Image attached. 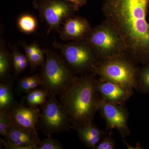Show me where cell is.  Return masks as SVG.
<instances>
[{
  "label": "cell",
  "instance_id": "4316f807",
  "mask_svg": "<svg viewBox=\"0 0 149 149\" xmlns=\"http://www.w3.org/2000/svg\"><path fill=\"white\" fill-rule=\"evenodd\" d=\"M38 0H34L33 4L37 2ZM70 2L74 5L76 11L78 12L80 7L85 5L88 2V0H65Z\"/></svg>",
  "mask_w": 149,
  "mask_h": 149
},
{
  "label": "cell",
  "instance_id": "5b68a950",
  "mask_svg": "<svg viewBox=\"0 0 149 149\" xmlns=\"http://www.w3.org/2000/svg\"><path fill=\"white\" fill-rule=\"evenodd\" d=\"M85 40L93 48L99 60L127 54L123 39L105 20L92 28Z\"/></svg>",
  "mask_w": 149,
  "mask_h": 149
},
{
  "label": "cell",
  "instance_id": "8992f818",
  "mask_svg": "<svg viewBox=\"0 0 149 149\" xmlns=\"http://www.w3.org/2000/svg\"><path fill=\"white\" fill-rule=\"evenodd\" d=\"M54 48L59 50L70 69L74 74L93 73L99 61L93 48L86 40L72 41L65 44L54 42Z\"/></svg>",
  "mask_w": 149,
  "mask_h": 149
},
{
  "label": "cell",
  "instance_id": "2e32d148",
  "mask_svg": "<svg viewBox=\"0 0 149 149\" xmlns=\"http://www.w3.org/2000/svg\"><path fill=\"white\" fill-rule=\"evenodd\" d=\"M12 62V54H10L7 49L4 40L3 39H1L0 42V79L1 81L8 79Z\"/></svg>",
  "mask_w": 149,
  "mask_h": 149
},
{
  "label": "cell",
  "instance_id": "e0dca14e",
  "mask_svg": "<svg viewBox=\"0 0 149 149\" xmlns=\"http://www.w3.org/2000/svg\"><path fill=\"white\" fill-rule=\"evenodd\" d=\"M25 97V100L27 105L32 107L42 106L47 101V98L48 97L50 93L45 89H36L32 90L27 93Z\"/></svg>",
  "mask_w": 149,
  "mask_h": 149
},
{
  "label": "cell",
  "instance_id": "d4e9b609",
  "mask_svg": "<svg viewBox=\"0 0 149 149\" xmlns=\"http://www.w3.org/2000/svg\"><path fill=\"white\" fill-rule=\"evenodd\" d=\"M115 142L111 136H105L101 142L99 143L96 146L95 149H114Z\"/></svg>",
  "mask_w": 149,
  "mask_h": 149
},
{
  "label": "cell",
  "instance_id": "484cf974",
  "mask_svg": "<svg viewBox=\"0 0 149 149\" xmlns=\"http://www.w3.org/2000/svg\"><path fill=\"white\" fill-rule=\"evenodd\" d=\"M20 45L24 48L25 54L27 57L42 49L39 45L35 42L29 45H27L25 42H23L20 43Z\"/></svg>",
  "mask_w": 149,
  "mask_h": 149
},
{
  "label": "cell",
  "instance_id": "ba28073f",
  "mask_svg": "<svg viewBox=\"0 0 149 149\" xmlns=\"http://www.w3.org/2000/svg\"><path fill=\"white\" fill-rule=\"evenodd\" d=\"M33 5L49 27L47 35L59 31L65 20L74 16L76 11L73 3L65 0H38Z\"/></svg>",
  "mask_w": 149,
  "mask_h": 149
},
{
  "label": "cell",
  "instance_id": "3957f363",
  "mask_svg": "<svg viewBox=\"0 0 149 149\" xmlns=\"http://www.w3.org/2000/svg\"><path fill=\"white\" fill-rule=\"evenodd\" d=\"M127 54L99 60L93 73L100 79L121 85L128 90L138 89L139 70Z\"/></svg>",
  "mask_w": 149,
  "mask_h": 149
},
{
  "label": "cell",
  "instance_id": "44dd1931",
  "mask_svg": "<svg viewBox=\"0 0 149 149\" xmlns=\"http://www.w3.org/2000/svg\"><path fill=\"white\" fill-rule=\"evenodd\" d=\"M10 48L12 51V63L13 65L14 72H15L17 69L19 65L21 62L29 60V59L26 54H24L19 52L16 46L10 47Z\"/></svg>",
  "mask_w": 149,
  "mask_h": 149
},
{
  "label": "cell",
  "instance_id": "7c38bea8",
  "mask_svg": "<svg viewBox=\"0 0 149 149\" xmlns=\"http://www.w3.org/2000/svg\"><path fill=\"white\" fill-rule=\"evenodd\" d=\"M63 25V27L59 30V33L60 37L63 40H85L92 29L86 18L75 15L67 18Z\"/></svg>",
  "mask_w": 149,
  "mask_h": 149
},
{
  "label": "cell",
  "instance_id": "603a6c76",
  "mask_svg": "<svg viewBox=\"0 0 149 149\" xmlns=\"http://www.w3.org/2000/svg\"><path fill=\"white\" fill-rule=\"evenodd\" d=\"M63 147L59 141L53 139L51 136H48L45 140L41 142L38 147V149H62Z\"/></svg>",
  "mask_w": 149,
  "mask_h": 149
},
{
  "label": "cell",
  "instance_id": "30bf717a",
  "mask_svg": "<svg viewBox=\"0 0 149 149\" xmlns=\"http://www.w3.org/2000/svg\"><path fill=\"white\" fill-rule=\"evenodd\" d=\"M40 116L37 107L15 104L10 109V124L29 132L37 133L36 125Z\"/></svg>",
  "mask_w": 149,
  "mask_h": 149
},
{
  "label": "cell",
  "instance_id": "8fae6325",
  "mask_svg": "<svg viewBox=\"0 0 149 149\" xmlns=\"http://www.w3.org/2000/svg\"><path fill=\"white\" fill-rule=\"evenodd\" d=\"M97 91L101 99L108 103L125 107L126 102L133 95V91L109 81L97 80Z\"/></svg>",
  "mask_w": 149,
  "mask_h": 149
},
{
  "label": "cell",
  "instance_id": "7a4b0ae2",
  "mask_svg": "<svg viewBox=\"0 0 149 149\" xmlns=\"http://www.w3.org/2000/svg\"><path fill=\"white\" fill-rule=\"evenodd\" d=\"M94 73L77 77L59 95L60 101L69 114L72 128L93 123L98 111L100 98Z\"/></svg>",
  "mask_w": 149,
  "mask_h": 149
},
{
  "label": "cell",
  "instance_id": "83f0119b",
  "mask_svg": "<svg viewBox=\"0 0 149 149\" xmlns=\"http://www.w3.org/2000/svg\"></svg>",
  "mask_w": 149,
  "mask_h": 149
},
{
  "label": "cell",
  "instance_id": "277c9868",
  "mask_svg": "<svg viewBox=\"0 0 149 149\" xmlns=\"http://www.w3.org/2000/svg\"><path fill=\"white\" fill-rule=\"evenodd\" d=\"M44 50L46 59L40 75L41 86L50 94L59 96L78 77L70 69L62 56L49 49Z\"/></svg>",
  "mask_w": 149,
  "mask_h": 149
},
{
  "label": "cell",
  "instance_id": "9c48e42d",
  "mask_svg": "<svg viewBox=\"0 0 149 149\" xmlns=\"http://www.w3.org/2000/svg\"><path fill=\"white\" fill-rule=\"evenodd\" d=\"M98 111L105 120L107 130L116 129L123 139L130 135L128 113L124 106L108 103L101 98Z\"/></svg>",
  "mask_w": 149,
  "mask_h": 149
},
{
  "label": "cell",
  "instance_id": "4fadbf2b",
  "mask_svg": "<svg viewBox=\"0 0 149 149\" xmlns=\"http://www.w3.org/2000/svg\"><path fill=\"white\" fill-rule=\"evenodd\" d=\"M5 137L15 145L24 147L26 149H38L42 142L38 133L22 130L11 124L9 126Z\"/></svg>",
  "mask_w": 149,
  "mask_h": 149
},
{
  "label": "cell",
  "instance_id": "5bb4252c",
  "mask_svg": "<svg viewBox=\"0 0 149 149\" xmlns=\"http://www.w3.org/2000/svg\"><path fill=\"white\" fill-rule=\"evenodd\" d=\"M81 142L89 148L95 149L99 142L106 135L105 131L101 130L94 123L79 126L74 129Z\"/></svg>",
  "mask_w": 149,
  "mask_h": 149
},
{
  "label": "cell",
  "instance_id": "9a60e30c",
  "mask_svg": "<svg viewBox=\"0 0 149 149\" xmlns=\"http://www.w3.org/2000/svg\"><path fill=\"white\" fill-rule=\"evenodd\" d=\"M15 104L11 82L8 79L2 81L0 84V111L10 110Z\"/></svg>",
  "mask_w": 149,
  "mask_h": 149
},
{
  "label": "cell",
  "instance_id": "ffe728a7",
  "mask_svg": "<svg viewBox=\"0 0 149 149\" xmlns=\"http://www.w3.org/2000/svg\"><path fill=\"white\" fill-rule=\"evenodd\" d=\"M10 124V110L0 111V134L6 136Z\"/></svg>",
  "mask_w": 149,
  "mask_h": 149
},
{
  "label": "cell",
  "instance_id": "cb8c5ba5",
  "mask_svg": "<svg viewBox=\"0 0 149 149\" xmlns=\"http://www.w3.org/2000/svg\"><path fill=\"white\" fill-rule=\"evenodd\" d=\"M34 75L26 76L19 79L17 84V89L19 92L28 93L30 91V86Z\"/></svg>",
  "mask_w": 149,
  "mask_h": 149
},
{
  "label": "cell",
  "instance_id": "52a82bcc",
  "mask_svg": "<svg viewBox=\"0 0 149 149\" xmlns=\"http://www.w3.org/2000/svg\"><path fill=\"white\" fill-rule=\"evenodd\" d=\"M41 107L42 111L36 125L37 129L47 136L70 131L72 125L69 114L56 96L49 94L48 100Z\"/></svg>",
  "mask_w": 149,
  "mask_h": 149
},
{
  "label": "cell",
  "instance_id": "6da1fadb",
  "mask_svg": "<svg viewBox=\"0 0 149 149\" xmlns=\"http://www.w3.org/2000/svg\"><path fill=\"white\" fill-rule=\"evenodd\" d=\"M149 0H104L105 20L117 30L135 62L149 60Z\"/></svg>",
  "mask_w": 149,
  "mask_h": 149
},
{
  "label": "cell",
  "instance_id": "7402d4cb",
  "mask_svg": "<svg viewBox=\"0 0 149 149\" xmlns=\"http://www.w3.org/2000/svg\"><path fill=\"white\" fill-rule=\"evenodd\" d=\"M45 50L41 49L28 57L29 64L32 69H35L37 66L40 65L42 66L45 61Z\"/></svg>",
  "mask_w": 149,
  "mask_h": 149
},
{
  "label": "cell",
  "instance_id": "d6986e66",
  "mask_svg": "<svg viewBox=\"0 0 149 149\" xmlns=\"http://www.w3.org/2000/svg\"><path fill=\"white\" fill-rule=\"evenodd\" d=\"M138 82L139 88L141 86L145 91H149V64L139 70Z\"/></svg>",
  "mask_w": 149,
  "mask_h": 149
},
{
  "label": "cell",
  "instance_id": "ac0fdd59",
  "mask_svg": "<svg viewBox=\"0 0 149 149\" xmlns=\"http://www.w3.org/2000/svg\"><path fill=\"white\" fill-rule=\"evenodd\" d=\"M17 25L22 32L25 34H31L35 32L37 29V19L32 15L23 14L17 19Z\"/></svg>",
  "mask_w": 149,
  "mask_h": 149
}]
</instances>
